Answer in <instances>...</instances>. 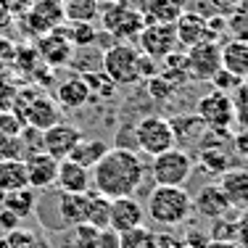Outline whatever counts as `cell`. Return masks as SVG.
<instances>
[{
  "mask_svg": "<svg viewBox=\"0 0 248 248\" xmlns=\"http://www.w3.org/2000/svg\"><path fill=\"white\" fill-rule=\"evenodd\" d=\"M143 180L145 167L138 153L129 148H108V153L93 169V190L111 201L135 196Z\"/></svg>",
  "mask_w": 248,
  "mask_h": 248,
  "instance_id": "cell-1",
  "label": "cell"
},
{
  "mask_svg": "<svg viewBox=\"0 0 248 248\" xmlns=\"http://www.w3.org/2000/svg\"><path fill=\"white\" fill-rule=\"evenodd\" d=\"M193 214V196L185 187L153 185L145 203V217H151L158 227H177L185 224Z\"/></svg>",
  "mask_w": 248,
  "mask_h": 248,
  "instance_id": "cell-2",
  "label": "cell"
},
{
  "mask_svg": "<svg viewBox=\"0 0 248 248\" xmlns=\"http://www.w3.org/2000/svg\"><path fill=\"white\" fill-rule=\"evenodd\" d=\"M100 21H103V32L114 37V43H129L138 40L140 32L145 29V19L140 8H132L124 0L100 5Z\"/></svg>",
  "mask_w": 248,
  "mask_h": 248,
  "instance_id": "cell-3",
  "label": "cell"
},
{
  "mask_svg": "<svg viewBox=\"0 0 248 248\" xmlns=\"http://www.w3.org/2000/svg\"><path fill=\"white\" fill-rule=\"evenodd\" d=\"M132 132H135V148L143 151L151 158L177 148L172 122L164 119V116H156V114L143 116L138 124H132Z\"/></svg>",
  "mask_w": 248,
  "mask_h": 248,
  "instance_id": "cell-4",
  "label": "cell"
},
{
  "mask_svg": "<svg viewBox=\"0 0 248 248\" xmlns=\"http://www.w3.org/2000/svg\"><path fill=\"white\" fill-rule=\"evenodd\" d=\"M140 50L129 43H114L103 50V72L114 79L116 87H129L140 82Z\"/></svg>",
  "mask_w": 248,
  "mask_h": 248,
  "instance_id": "cell-5",
  "label": "cell"
},
{
  "mask_svg": "<svg viewBox=\"0 0 248 248\" xmlns=\"http://www.w3.org/2000/svg\"><path fill=\"white\" fill-rule=\"evenodd\" d=\"M193 174V158L182 148H172L151 158V180L153 185L182 187Z\"/></svg>",
  "mask_w": 248,
  "mask_h": 248,
  "instance_id": "cell-6",
  "label": "cell"
},
{
  "mask_svg": "<svg viewBox=\"0 0 248 248\" xmlns=\"http://www.w3.org/2000/svg\"><path fill=\"white\" fill-rule=\"evenodd\" d=\"M196 116L203 122L206 129L227 135L230 129H232V124H235L232 95L219 93V90H211V93H206V95H201L198 103H196Z\"/></svg>",
  "mask_w": 248,
  "mask_h": 248,
  "instance_id": "cell-7",
  "label": "cell"
},
{
  "mask_svg": "<svg viewBox=\"0 0 248 248\" xmlns=\"http://www.w3.org/2000/svg\"><path fill=\"white\" fill-rule=\"evenodd\" d=\"M34 48H37L43 63H45V66H50V69L69 66L72 58H74V50H77L72 45V40H69L66 27H63V24L56 27V29H50V32H45L40 40H34Z\"/></svg>",
  "mask_w": 248,
  "mask_h": 248,
  "instance_id": "cell-8",
  "label": "cell"
},
{
  "mask_svg": "<svg viewBox=\"0 0 248 248\" xmlns=\"http://www.w3.org/2000/svg\"><path fill=\"white\" fill-rule=\"evenodd\" d=\"M187 69H190V79L196 82H211L217 72L222 69V45L217 40L201 43L187 48Z\"/></svg>",
  "mask_w": 248,
  "mask_h": 248,
  "instance_id": "cell-9",
  "label": "cell"
},
{
  "mask_svg": "<svg viewBox=\"0 0 248 248\" xmlns=\"http://www.w3.org/2000/svg\"><path fill=\"white\" fill-rule=\"evenodd\" d=\"M138 43H140L143 56H151L156 61H164L167 56H172L180 48L174 24H145V29L138 37Z\"/></svg>",
  "mask_w": 248,
  "mask_h": 248,
  "instance_id": "cell-10",
  "label": "cell"
},
{
  "mask_svg": "<svg viewBox=\"0 0 248 248\" xmlns=\"http://www.w3.org/2000/svg\"><path fill=\"white\" fill-rule=\"evenodd\" d=\"M21 119V124H27V127H34V129H48L53 124L61 122V108H58V103L48 95H32L27 98L24 103V111L21 114H16Z\"/></svg>",
  "mask_w": 248,
  "mask_h": 248,
  "instance_id": "cell-11",
  "label": "cell"
},
{
  "mask_svg": "<svg viewBox=\"0 0 248 248\" xmlns=\"http://www.w3.org/2000/svg\"><path fill=\"white\" fill-rule=\"evenodd\" d=\"M79 140H82L79 129L61 119L58 124H53V127H48L43 132V151L48 156H53L56 161H63V158H69V153H72V148Z\"/></svg>",
  "mask_w": 248,
  "mask_h": 248,
  "instance_id": "cell-12",
  "label": "cell"
},
{
  "mask_svg": "<svg viewBox=\"0 0 248 248\" xmlns=\"http://www.w3.org/2000/svg\"><path fill=\"white\" fill-rule=\"evenodd\" d=\"M143 222H145V206L140 203L135 196L111 201V222H108L111 230H116V232H127V230L140 227Z\"/></svg>",
  "mask_w": 248,
  "mask_h": 248,
  "instance_id": "cell-13",
  "label": "cell"
},
{
  "mask_svg": "<svg viewBox=\"0 0 248 248\" xmlns=\"http://www.w3.org/2000/svg\"><path fill=\"white\" fill-rule=\"evenodd\" d=\"M177 40L180 45L185 48H193V45H201V43H209L214 40V32H211V24L206 16L201 14H193V11H182V16L177 19Z\"/></svg>",
  "mask_w": 248,
  "mask_h": 248,
  "instance_id": "cell-14",
  "label": "cell"
},
{
  "mask_svg": "<svg viewBox=\"0 0 248 248\" xmlns=\"http://www.w3.org/2000/svg\"><path fill=\"white\" fill-rule=\"evenodd\" d=\"M58 164L61 161H56V158L48 156L45 151L29 156L24 161L29 187H32V190H48V187H53L58 180Z\"/></svg>",
  "mask_w": 248,
  "mask_h": 248,
  "instance_id": "cell-15",
  "label": "cell"
},
{
  "mask_svg": "<svg viewBox=\"0 0 248 248\" xmlns=\"http://www.w3.org/2000/svg\"><path fill=\"white\" fill-rule=\"evenodd\" d=\"M193 211H196L198 217H203V219H219V217H227L230 211H232V206H230V201L224 198L222 187L217 185V182H209V185H203L198 190V196L193 198Z\"/></svg>",
  "mask_w": 248,
  "mask_h": 248,
  "instance_id": "cell-16",
  "label": "cell"
},
{
  "mask_svg": "<svg viewBox=\"0 0 248 248\" xmlns=\"http://www.w3.org/2000/svg\"><path fill=\"white\" fill-rule=\"evenodd\" d=\"M217 185L222 187L224 198L230 201L232 209H238V211L248 209V169H243V167L227 169L224 174H219Z\"/></svg>",
  "mask_w": 248,
  "mask_h": 248,
  "instance_id": "cell-17",
  "label": "cell"
},
{
  "mask_svg": "<svg viewBox=\"0 0 248 248\" xmlns=\"http://www.w3.org/2000/svg\"><path fill=\"white\" fill-rule=\"evenodd\" d=\"M61 193H87L93 190V172L79 164H74L72 158H63L58 164V180H56Z\"/></svg>",
  "mask_w": 248,
  "mask_h": 248,
  "instance_id": "cell-18",
  "label": "cell"
},
{
  "mask_svg": "<svg viewBox=\"0 0 248 248\" xmlns=\"http://www.w3.org/2000/svg\"><path fill=\"white\" fill-rule=\"evenodd\" d=\"M58 214L66 227L87 224L90 214V190L87 193H58Z\"/></svg>",
  "mask_w": 248,
  "mask_h": 248,
  "instance_id": "cell-19",
  "label": "cell"
},
{
  "mask_svg": "<svg viewBox=\"0 0 248 248\" xmlns=\"http://www.w3.org/2000/svg\"><path fill=\"white\" fill-rule=\"evenodd\" d=\"M182 11L185 8L180 0H143L140 3V14H143L145 24H177Z\"/></svg>",
  "mask_w": 248,
  "mask_h": 248,
  "instance_id": "cell-20",
  "label": "cell"
},
{
  "mask_svg": "<svg viewBox=\"0 0 248 248\" xmlns=\"http://www.w3.org/2000/svg\"><path fill=\"white\" fill-rule=\"evenodd\" d=\"M222 69L238 79L248 77V40H227L222 45Z\"/></svg>",
  "mask_w": 248,
  "mask_h": 248,
  "instance_id": "cell-21",
  "label": "cell"
},
{
  "mask_svg": "<svg viewBox=\"0 0 248 248\" xmlns=\"http://www.w3.org/2000/svg\"><path fill=\"white\" fill-rule=\"evenodd\" d=\"M90 90H87L85 79L79 74L77 77H69L58 85V93H56V103L61 108H82V106L90 103Z\"/></svg>",
  "mask_w": 248,
  "mask_h": 248,
  "instance_id": "cell-22",
  "label": "cell"
},
{
  "mask_svg": "<svg viewBox=\"0 0 248 248\" xmlns=\"http://www.w3.org/2000/svg\"><path fill=\"white\" fill-rule=\"evenodd\" d=\"M111 145L108 143H103V140H87V138H82L79 143L72 148V153H69V158H72L74 164H79V167H85V169H95L98 167V161L108 153Z\"/></svg>",
  "mask_w": 248,
  "mask_h": 248,
  "instance_id": "cell-23",
  "label": "cell"
},
{
  "mask_svg": "<svg viewBox=\"0 0 248 248\" xmlns=\"http://www.w3.org/2000/svg\"><path fill=\"white\" fill-rule=\"evenodd\" d=\"M172 129H174V140L177 145H187V143H201V138L206 135L203 122L198 119L196 114H185V116H174Z\"/></svg>",
  "mask_w": 248,
  "mask_h": 248,
  "instance_id": "cell-24",
  "label": "cell"
},
{
  "mask_svg": "<svg viewBox=\"0 0 248 248\" xmlns=\"http://www.w3.org/2000/svg\"><path fill=\"white\" fill-rule=\"evenodd\" d=\"M29 187L24 161H0V196Z\"/></svg>",
  "mask_w": 248,
  "mask_h": 248,
  "instance_id": "cell-25",
  "label": "cell"
},
{
  "mask_svg": "<svg viewBox=\"0 0 248 248\" xmlns=\"http://www.w3.org/2000/svg\"><path fill=\"white\" fill-rule=\"evenodd\" d=\"M0 206L11 209L14 214H19L21 219H24V217H32L34 206H37V190L21 187V190H16V193H5V196H0Z\"/></svg>",
  "mask_w": 248,
  "mask_h": 248,
  "instance_id": "cell-26",
  "label": "cell"
},
{
  "mask_svg": "<svg viewBox=\"0 0 248 248\" xmlns=\"http://www.w3.org/2000/svg\"><path fill=\"white\" fill-rule=\"evenodd\" d=\"M82 79H85L87 90H90V98L93 100H108L114 98L116 93V85L114 79H111L108 74L103 72V69H98V72H87V74H79Z\"/></svg>",
  "mask_w": 248,
  "mask_h": 248,
  "instance_id": "cell-27",
  "label": "cell"
},
{
  "mask_svg": "<svg viewBox=\"0 0 248 248\" xmlns=\"http://www.w3.org/2000/svg\"><path fill=\"white\" fill-rule=\"evenodd\" d=\"M63 14L66 21H93L100 16V3L98 0H63Z\"/></svg>",
  "mask_w": 248,
  "mask_h": 248,
  "instance_id": "cell-28",
  "label": "cell"
},
{
  "mask_svg": "<svg viewBox=\"0 0 248 248\" xmlns=\"http://www.w3.org/2000/svg\"><path fill=\"white\" fill-rule=\"evenodd\" d=\"M32 14H37L50 29L66 24V14H63V0H34L32 3Z\"/></svg>",
  "mask_w": 248,
  "mask_h": 248,
  "instance_id": "cell-29",
  "label": "cell"
},
{
  "mask_svg": "<svg viewBox=\"0 0 248 248\" xmlns=\"http://www.w3.org/2000/svg\"><path fill=\"white\" fill-rule=\"evenodd\" d=\"M156 243H158V232L145 227V224L119 232V248H156Z\"/></svg>",
  "mask_w": 248,
  "mask_h": 248,
  "instance_id": "cell-30",
  "label": "cell"
},
{
  "mask_svg": "<svg viewBox=\"0 0 248 248\" xmlns=\"http://www.w3.org/2000/svg\"><path fill=\"white\" fill-rule=\"evenodd\" d=\"M108 222H111V198L90 190V214H87V224H93L95 230H106Z\"/></svg>",
  "mask_w": 248,
  "mask_h": 248,
  "instance_id": "cell-31",
  "label": "cell"
},
{
  "mask_svg": "<svg viewBox=\"0 0 248 248\" xmlns=\"http://www.w3.org/2000/svg\"><path fill=\"white\" fill-rule=\"evenodd\" d=\"M63 27H66V34L74 48H90L98 43V29L87 21H66Z\"/></svg>",
  "mask_w": 248,
  "mask_h": 248,
  "instance_id": "cell-32",
  "label": "cell"
},
{
  "mask_svg": "<svg viewBox=\"0 0 248 248\" xmlns=\"http://www.w3.org/2000/svg\"><path fill=\"white\" fill-rule=\"evenodd\" d=\"M201 164H203L209 172H219L224 174L230 169V156L224 153L222 148H217V145H206L201 143Z\"/></svg>",
  "mask_w": 248,
  "mask_h": 248,
  "instance_id": "cell-33",
  "label": "cell"
},
{
  "mask_svg": "<svg viewBox=\"0 0 248 248\" xmlns=\"http://www.w3.org/2000/svg\"><path fill=\"white\" fill-rule=\"evenodd\" d=\"M240 232V222L238 219H230V217H219V219L211 222L209 230V238L211 240H222V243H235Z\"/></svg>",
  "mask_w": 248,
  "mask_h": 248,
  "instance_id": "cell-34",
  "label": "cell"
},
{
  "mask_svg": "<svg viewBox=\"0 0 248 248\" xmlns=\"http://www.w3.org/2000/svg\"><path fill=\"white\" fill-rule=\"evenodd\" d=\"M148 95L156 100V103H167V100L174 95V85L158 74V77H153V79H148Z\"/></svg>",
  "mask_w": 248,
  "mask_h": 248,
  "instance_id": "cell-35",
  "label": "cell"
},
{
  "mask_svg": "<svg viewBox=\"0 0 248 248\" xmlns=\"http://www.w3.org/2000/svg\"><path fill=\"white\" fill-rule=\"evenodd\" d=\"M211 85H214V90H219V93H227V95H232V93H238L240 87H243V79H238V77H232L230 72H224V69H219V72H217V77L211 79Z\"/></svg>",
  "mask_w": 248,
  "mask_h": 248,
  "instance_id": "cell-36",
  "label": "cell"
},
{
  "mask_svg": "<svg viewBox=\"0 0 248 248\" xmlns=\"http://www.w3.org/2000/svg\"><path fill=\"white\" fill-rule=\"evenodd\" d=\"M232 103H235V124H240V129H248V90L246 87H240L232 95Z\"/></svg>",
  "mask_w": 248,
  "mask_h": 248,
  "instance_id": "cell-37",
  "label": "cell"
},
{
  "mask_svg": "<svg viewBox=\"0 0 248 248\" xmlns=\"http://www.w3.org/2000/svg\"><path fill=\"white\" fill-rule=\"evenodd\" d=\"M21 119L11 111H0V138H11V135H19L21 132Z\"/></svg>",
  "mask_w": 248,
  "mask_h": 248,
  "instance_id": "cell-38",
  "label": "cell"
},
{
  "mask_svg": "<svg viewBox=\"0 0 248 248\" xmlns=\"http://www.w3.org/2000/svg\"><path fill=\"white\" fill-rule=\"evenodd\" d=\"M34 238H37V232H34V230H21V227L5 235V240H8V246H11V248H24V246L32 243Z\"/></svg>",
  "mask_w": 248,
  "mask_h": 248,
  "instance_id": "cell-39",
  "label": "cell"
},
{
  "mask_svg": "<svg viewBox=\"0 0 248 248\" xmlns=\"http://www.w3.org/2000/svg\"><path fill=\"white\" fill-rule=\"evenodd\" d=\"M21 227V217L14 214L11 209H5V206H0V230H3L5 235L14 232V230Z\"/></svg>",
  "mask_w": 248,
  "mask_h": 248,
  "instance_id": "cell-40",
  "label": "cell"
},
{
  "mask_svg": "<svg viewBox=\"0 0 248 248\" xmlns=\"http://www.w3.org/2000/svg\"><path fill=\"white\" fill-rule=\"evenodd\" d=\"M211 5H214V11L224 19H230L232 14H238L240 5H243V0H211Z\"/></svg>",
  "mask_w": 248,
  "mask_h": 248,
  "instance_id": "cell-41",
  "label": "cell"
},
{
  "mask_svg": "<svg viewBox=\"0 0 248 248\" xmlns=\"http://www.w3.org/2000/svg\"><path fill=\"white\" fill-rule=\"evenodd\" d=\"M32 3L34 0H0V8L8 11L11 16H21L24 11L32 8Z\"/></svg>",
  "mask_w": 248,
  "mask_h": 248,
  "instance_id": "cell-42",
  "label": "cell"
},
{
  "mask_svg": "<svg viewBox=\"0 0 248 248\" xmlns=\"http://www.w3.org/2000/svg\"><path fill=\"white\" fill-rule=\"evenodd\" d=\"M95 248H119V232L111 227L98 230V246Z\"/></svg>",
  "mask_w": 248,
  "mask_h": 248,
  "instance_id": "cell-43",
  "label": "cell"
},
{
  "mask_svg": "<svg viewBox=\"0 0 248 248\" xmlns=\"http://www.w3.org/2000/svg\"><path fill=\"white\" fill-rule=\"evenodd\" d=\"M14 56H16L14 43H11L8 37H3V34H0V69H3V66H8V63L14 61Z\"/></svg>",
  "mask_w": 248,
  "mask_h": 248,
  "instance_id": "cell-44",
  "label": "cell"
},
{
  "mask_svg": "<svg viewBox=\"0 0 248 248\" xmlns=\"http://www.w3.org/2000/svg\"><path fill=\"white\" fill-rule=\"evenodd\" d=\"M232 145H235V151H238L240 156H243V158H248V129H240V132L235 135Z\"/></svg>",
  "mask_w": 248,
  "mask_h": 248,
  "instance_id": "cell-45",
  "label": "cell"
},
{
  "mask_svg": "<svg viewBox=\"0 0 248 248\" xmlns=\"http://www.w3.org/2000/svg\"><path fill=\"white\" fill-rule=\"evenodd\" d=\"M156 248H187V246H185V240H177L172 235H158Z\"/></svg>",
  "mask_w": 248,
  "mask_h": 248,
  "instance_id": "cell-46",
  "label": "cell"
},
{
  "mask_svg": "<svg viewBox=\"0 0 248 248\" xmlns=\"http://www.w3.org/2000/svg\"><path fill=\"white\" fill-rule=\"evenodd\" d=\"M11 24H14V19H11V14H8V11H3V8H0V29H8Z\"/></svg>",
  "mask_w": 248,
  "mask_h": 248,
  "instance_id": "cell-47",
  "label": "cell"
},
{
  "mask_svg": "<svg viewBox=\"0 0 248 248\" xmlns=\"http://www.w3.org/2000/svg\"><path fill=\"white\" fill-rule=\"evenodd\" d=\"M24 248H50V243H48V240L43 238V235H37V238H34V240H32V243H29V246H24Z\"/></svg>",
  "mask_w": 248,
  "mask_h": 248,
  "instance_id": "cell-48",
  "label": "cell"
},
{
  "mask_svg": "<svg viewBox=\"0 0 248 248\" xmlns=\"http://www.w3.org/2000/svg\"><path fill=\"white\" fill-rule=\"evenodd\" d=\"M206 248H238V243H222V240H211Z\"/></svg>",
  "mask_w": 248,
  "mask_h": 248,
  "instance_id": "cell-49",
  "label": "cell"
},
{
  "mask_svg": "<svg viewBox=\"0 0 248 248\" xmlns=\"http://www.w3.org/2000/svg\"><path fill=\"white\" fill-rule=\"evenodd\" d=\"M0 248H11V246H8V240H5V238H0Z\"/></svg>",
  "mask_w": 248,
  "mask_h": 248,
  "instance_id": "cell-50",
  "label": "cell"
},
{
  "mask_svg": "<svg viewBox=\"0 0 248 248\" xmlns=\"http://www.w3.org/2000/svg\"><path fill=\"white\" fill-rule=\"evenodd\" d=\"M100 5H106V3H116V0H98Z\"/></svg>",
  "mask_w": 248,
  "mask_h": 248,
  "instance_id": "cell-51",
  "label": "cell"
},
{
  "mask_svg": "<svg viewBox=\"0 0 248 248\" xmlns=\"http://www.w3.org/2000/svg\"><path fill=\"white\" fill-rule=\"evenodd\" d=\"M243 87H246V90H248V77H246V79H243Z\"/></svg>",
  "mask_w": 248,
  "mask_h": 248,
  "instance_id": "cell-52",
  "label": "cell"
},
{
  "mask_svg": "<svg viewBox=\"0 0 248 248\" xmlns=\"http://www.w3.org/2000/svg\"><path fill=\"white\" fill-rule=\"evenodd\" d=\"M180 3H182V0H180Z\"/></svg>",
  "mask_w": 248,
  "mask_h": 248,
  "instance_id": "cell-53",
  "label": "cell"
}]
</instances>
